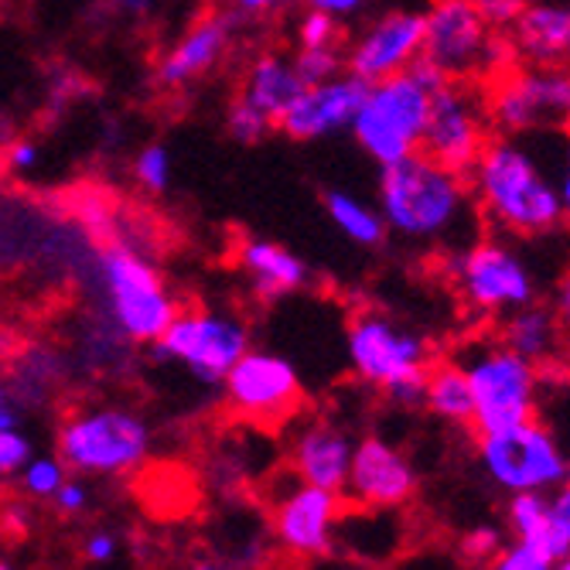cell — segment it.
I'll return each instance as SVG.
<instances>
[{"label":"cell","mask_w":570,"mask_h":570,"mask_svg":"<svg viewBox=\"0 0 570 570\" xmlns=\"http://www.w3.org/2000/svg\"><path fill=\"white\" fill-rule=\"evenodd\" d=\"M469 188L482 213L509 236H550L563 226L570 205L567 171L543 168L537 147L523 137H489L469 171Z\"/></svg>","instance_id":"cell-1"},{"label":"cell","mask_w":570,"mask_h":570,"mask_svg":"<svg viewBox=\"0 0 570 570\" xmlns=\"http://www.w3.org/2000/svg\"><path fill=\"white\" fill-rule=\"evenodd\" d=\"M376 209L386 233L428 246L454 243L475 219L469 178L448 171L421 150L380 168Z\"/></svg>","instance_id":"cell-2"},{"label":"cell","mask_w":570,"mask_h":570,"mask_svg":"<svg viewBox=\"0 0 570 570\" xmlns=\"http://www.w3.org/2000/svg\"><path fill=\"white\" fill-rule=\"evenodd\" d=\"M355 376L383 390L396 406H417L431 370V345L421 332L400 325L386 311H358L345 332Z\"/></svg>","instance_id":"cell-3"},{"label":"cell","mask_w":570,"mask_h":570,"mask_svg":"<svg viewBox=\"0 0 570 570\" xmlns=\"http://www.w3.org/2000/svg\"><path fill=\"white\" fill-rule=\"evenodd\" d=\"M99 287L107 315L127 342L154 345L178 315V301L144 253L117 243L99 253Z\"/></svg>","instance_id":"cell-4"},{"label":"cell","mask_w":570,"mask_h":570,"mask_svg":"<svg viewBox=\"0 0 570 570\" xmlns=\"http://www.w3.org/2000/svg\"><path fill=\"white\" fill-rule=\"evenodd\" d=\"M150 424L124 406L79 410L59 428V461L76 475H130L150 454Z\"/></svg>","instance_id":"cell-5"},{"label":"cell","mask_w":570,"mask_h":570,"mask_svg":"<svg viewBox=\"0 0 570 570\" xmlns=\"http://www.w3.org/2000/svg\"><path fill=\"white\" fill-rule=\"evenodd\" d=\"M428 107L431 92L410 72H400L380 82H366V92H362L348 130L362 154L373 165L386 168L421 150Z\"/></svg>","instance_id":"cell-6"},{"label":"cell","mask_w":570,"mask_h":570,"mask_svg":"<svg viewBox=\"0 0 570 570\" xmlns=\"http://www.w3.org/2000/svg\"><path fill=\"white\" fill-rule=\"evenodd\" d=\"M424 14L421 59L448 79H499L512 69V45L492 31L472 0H434Z\"/></svg>","instance_id":"cell-7"},{"label":"cell","mask_w":570,"mask_h":570,"mask_svg":"<svg viewBox=\"0 0 570 570\" xmlns=\"http://www.w3.org/2000/svg\"><path fill=\"white\" fill-rule=\"evenodd\" d=\"M464 380L472 386L475 417L472 428L479 434L509 431L537 417L540 403V370L512 348L499 345H475L458 362Z\"/></svg>","instance_id":"cell-8"},{"label":"cell","mask_w":570,"mask_h":570,"mask_svg":"<svg viewBox=\"0 0 570 570\" xmlns=\"http://www.w3.org/2000/svg\"><path fill=\"white\" fill-rule=\"evenodd\" d=\"M451 277L461 297L482 315H509L537 301L533 267L502 236L461 246L451 256Z\"/></svg>","instance_id":"cell-9"},{"label":"cell","mask_w":570,"mask_h":570,"mask_svg":"<svg viewBox=\"0 0 570 570\" xmlns=\"http://www.w3.org/2000/svg\"><path fill=\"white\" fill-rule=\"evenodd\" d=\"M479 461L485 475L509 495L557 492L567 485V454L557 434L537 417L509 431L479 434Z\"/></svg>","instance_id":"cell-10"},{"label":"cell","mask_w":570,"mask_h":570,"mask_svg":"<svg viewBox=\"0 0 570 570\" xmlns=\"http://www.w3.org/2000/svg\"><path fill=\"white\" fill-rule=\"evenodd\" d=\"M253 348L249 328L233 311H209L191 307L178 311L171 325L154 342V355L181 362V366L205 386H219L223 376L233 370V362Z\"/></svg>","instance_id":"cell-11"},{"label":"cell","mask_w":570,"mask_h":570,"mask_svg":"<svg viewBox=\"0 0 570 570\" xmlns=\"http://www.w3.org/2000/svg\"><path fill=\"white\" fill-rule=\"evenodd\" d=\"M489 130L492 127L485 117V96L472 86V79H448L431 96L421 154H428L448 171L469 178L482 147L489 144Z\"/></svg>","instance_id":"cell-12"},{"label":"cell","mask_w":570,"mask_h":570,"mask_svg":"<svg viewBox=\"0 0 570 570\" xmlns=\"http://www.w3.org/2000/svg\"><path fill=\"white\" fill-rule=\"evenodd\" d=\"M570 114V79L563 69H509L495 79L485 99L489 127L502 137H527L537 130H553Z\"/></svg>","instance_id":"cell-13"},{"label":"cell","mask_w":570,"mask_h":570,"mask_svg":"<svg viewBox=\"0 0 570 570\" xmlns=\"http://www.w3.org/2000/svg\"><path fill=\"white\" fill-rule=\"evenodd\" d=\"M226 403L239 417L253 424L277 428L301 406L304 383L287 355L267 352V348H246L233 370L223 376Z\"/></svg>","instance_id":"cell-14"},{"label":"cell","mask_w":570,"mask_h":570,"mask_svg":"<svg viewBox=\"0 0 570 570\" xmlns=\"http://www.w3.org/2000/svg\"><path fill=\"white\" fill-rule=\"evenodd\" d=\"M424 14L421 11H386L355 35L345 51V72L362 82H380L406 72L421 59Z\"/></svg>","instance_id":"cell-15"},{"label":"cell","mask_w":570,"mask_h":570,"mask_svg":"<svg viewBox=\"0 0 570 570\" xmlns=\"http://www.w3.org/2000/svg\"><path fill=\"white\" fill-rule=\"evenodd\" d=\"M417 482V469L396 444L386 438H362L352 448L342 495L362 509H400L413 499Z\"/></svg>","instance_id":"cell-16"},{"label":"cell","mask_w":570,"mask_h":570,"mask_svg":"<svg viewBox=\"0 0 570 570\" xmlns=\"http://www.w3.org/2000/svg\"><path fill=\"white\" fill-rule=\"evenodd\" d=\"M342 527V495L294 482L274 505V533L294 557H325Z\"/></svg>","instance_id":"cell-17"},{"label":"cell","mask_w":570,"mask_h":570,"mask_svg":"<svg viewBox=\"0 0 570 570\" xmlns=\"http://www.w3.org/2000/svg\"><path fill=\"white\" fill-rule=\"evenodd\" d=\"M362 92H366V82L355 79L352 72H338L328 82H315L304 86L294 102L284 110V117L277 120V130L291 140H325L338 130H348Z\"/></svg>","instance_id":"cell-18"},{"label":"cell","mask_w":570,"mask_h":570,"mask_svg":"<svg viewBox=\"0 0 570 570\" xmlns=\"http://www.w3.org/2000/svg\"><path fill=\"white\" fill-rule=\"evenodd\" d=\"M352 448H355V438L335 424H325V421L304 424L297 438L291 441V475L301 485H315V489L342 495L345 479H348Z\"/></svg>","instance_id":"cell-19"},{"label":"cell","mask_w":570,"mask_h":570,"mask_svg":"<svg viewBox=\"0 0 570 570\" xmlns=\"http://www.w3.org/2000/svg\"><path fill=\"white\" fill-rule=\"evenodd\" d=\"M233 41V21L226 14H209L195 21L158 62V82L168 89H181L202 76H209L229 51Z\"/></svg>","instance_id":"cell-20"},{"label":"cell","mask_w":570,"mask_h":570,"mask_svg":"<svg viewBox=\"0 0 570 570\" xmlns=\"http://www.w3.org/2000/svg\"><path fill=\"white\" fill-rule=\"evenodd\" d=\"M512 51L527 66L563 69L570 51V11L563 0H530L527 11L512 21Z\"/></svg>","instance_id":"cell-21"},{"label":"cell","mask_w":570,"mask_h":570,"mask_svg":"<svg viewBox=\"0 0 570 570\" xmlns=\"http://www.w3.org/2000/svg\"><path fill=\"white\" fill-rule=\"evenodd\" d=\"M236 264L243 271V277L249 281V291L274 304L287 294H297L307 281L311 271L294 249H287L277 239H264V236H246L236 249Z\"/></svg>","instance_id":"cell-22"},{"label":"cell","mask_w":570,"mask_h":570,"mask_svg":"<svg viewBox=\"0 0 570 570\" xmlns=\"http://www.w3.org/2000/svg\"><path fill=\"white\" fill-rule=\"evenodd\" d=\"M301 89H304V82H301L294 62L271 51V56H261L246 69L239 96L277 127V120L284 117V110L291 107Z\"/></svg>","instance_id":"cell-23"},{"label":"cell","mask_w":570,"mask_h":570,"mask_svg":"<svg viewBox=\"0 0 570 570\" xmlns=\"http://www.w3.org/2000/svg\"><path fill=\"white\" fill-rule=\"evenodd\" d=\"M502 345L512 348L515 355H523L533 366L557 355L560 348V322L550 307L543 304H527L520 311H509L505 328H502Z\"/></svg>","instance_id":"cell-24"},{"label":"cell","mask_w":570,"mask_h":570,"mask_svg":"<svg viewBox=\"0 0 570 570\" xmlns=\"http://www.w3.org/2000/svg\"><path fill=\"white\" fill-rule=\"evenodd\" d=\"M421 403L444 424L472 428L475 400H472V386H469V380H464V370L458 366V362H438V366L428 370Z\"/></svg>","instance_id":"cell-25"},{"label":"cell","mask_w":570,"mask_h":570,"mask_svg":"<svg viewBox=\"0 0 570 570\" xmlns=\"http://www.w3.org/2000/svg\"><path fill=\"white\" fill-rule=\"evenodd\" d=\"M325 213L332 226L355 246L362 249H376L386 239V223L373 202L358 198L345 188H328L325 191Z\"/></svg>","instance_id":"cell-26"},{"label":"cell","mask_w":570,"mask_h":570,"mask_svg":"<svg viewBox=\"0 0 570 570\" xmlns=\"http://www.w3.org/2000/svg\"><path fill=\"white\" fill-rule=\"evenodd\" d=\"M547 505H550L547 492H515V495H509V505H505V523H509L512 540H523V543L537 547L540 553H547L550 560H557L550 530H547Z\"/></svg>","instance_id":"cell-27"},{"label":"cell","mask_w":570,"mask_h":570,"mask_svg":"<svg viewBox=\"0 0 570 570\" xmlns=\"http://www.w3.org/2000/svg\"><path fill=\"white\" fill-rule=\"evenodd\" d=\"M171 171H175V161H171V150L165 144H144L134 158V181L154 195H161L168 185H171Z\"/></svg>","instance_id":"cell-28"},{"label":"cell","mask_w":570,"mask_h":570,"mask_svg":"<svg viewBox=\"0 0 570 570\" xmlns=\"http://www.w3.org/2000/svg\"><path fill=\"white\" fill-rule=\"evenodd\" d=\"M21 489L24 495L31 499H48L59 492V485L69 479V469L59 461V458H51V454H41V458H31L24 469H21Z\"/></svg>","instance_id":"cell-29"},{"label":"cell","mask_w":570,"mask_h":570,"mask_svg":"<svg viewBox=\"0 0 570 570\" xmlns=\"http://www.w3.org/2000/svg\"><path fill=\"white\" fill-rule=\"evenodd\" d=\"M291 62H294V69H297L304 86L328 82L338 72H345V59H342L338 48H301Z\"/></svg>","instance_id":"cell-30"},{"label":"cell","mask_w":570,"mask_h":570,"mask_svg":"<svg viewBox=\"0 0 570 570\" xmlns=\"http://www.w3.org/2000/svg\"><path fill=\"white\" fill-rule=\"evenodd\" d=\"M226 130L239 144H261L274 130V124L261 110H256V107H249L243 96H236L229 107H226Z\"/></svg>","instance_id":"cell-31"},{"label":"cell","mask_w":570,"mask_h":570,"mask_svg":"<svg viewBox=\"0 0 570 570\" xmlns=\"http://www.w3.org/2000/svg\"><path fill=\"white\" fill-rule=\"evenodd\" d=\"M557 560H550L547 553H540L537 547L512 540L509 547H499V553L489 560V570H553Z\"/></svg>","instance_id":"cell-32"},{"label":"cell","mask_w":570,"mask_h":570,"mask_svg":"<svg viewBox=\"0 0 570 570\" xmlns=\"http://www.w3.org/2000/svg\"><path fill=\"white\" fill-rule=\"evenodd\" d=\"M342 41V21L318 14V11H304L297 21V45L301 48H338Z\"/></svg>","instance_id":"cell-33"},{"label":"cell","mask_w":570,"mask_h":570,"mask_svg":"<svg viewBox=\"0 0 570 570\" xmlns=\"http://www.w3.org/2000/svg\"><path fill=\"white\" fill-rule=\"evenodd\" d=\"M31 458H35V448H31V441L24 438L21 428L0 431V482L18 479L21 469H24Z\"/></svg>","instance_id":"cell-34"},{"label":"cell","mask_w":570,"mask_h":570,"mask_svg":"<svg viewBox=\"0 0 570 570\" xmlns=\"http://www.w3.org/2000/svg\"><path fill=\"white\" fill-rule=\"evenodd\" d=\"M547 530H550V543H553L557 560H567V553H570V492H567V485L550 495Z\"/></svg>","instance_id":"cell-35"},{"label":"cell","mask_w":570,"mask_h":570,"mask_svg":"<svg viewBox=\"0 0 570 570\" xmlns=\"http://www.w3.org/2000/svg\"><path fill=\"white\" fill-rule=\"evenodd\" d=\"M530 0H472V8L482 14V21L492 28V31H505L512 28V21L527 11Z\"/></svg>","instance_id":"cell-36"},{"label":"cell","mask_w":570,"mask_h":570,"mask_svg":"<svg viewBox=\"0 0 570 570\" xmlns=\"http://www.w3.org/2000/svg\"><path fill=\"white\" fill-rule=\"evenodd\" d=\"M499 547H502V533H499V527H489V523L472 527L461 540L464 557H472V560H492L499 553Z\"/></svg>","instance_id":"cell-37"},{"label":"cell","mask_w":570,"mask_h":570,"mask_svg":"<svg viewBox=\"0 0 570 570\" xmlns=\"http://www.w3.org/2000/svg\"><path fill=\"white\" fill-rule=\"evenodd\" d=\"M117 553H120V540H117L114 530H92V533L82 540V557H86L89 563H96V567L114 563Z\"/></svg>","instance_id":"cell-38"},{"label":"cell","mask_w":570,"mask_h":570,"mask_svg":"<svg viewBox=\"0 0 570 570\" xmlns=\"http://www.w3.org/2000/svg\"><path fill=\"white\" fill-rule=\"evenodd\" d=\"M89 499H92V492H89V485H86L82 479H66V482L59 485V492L51 495V502H56V509H59L62 515H79V512H86V509H89Z\"/></svg>","instance_id":"cell-39"},{"label":"cell","mask_w":570,"mask_h":570,"mask_svg":"<svg viewBox=\"0 0 570 570\" xmlns=\"http://www.w3.org/2000/svg\"><path fill=\"white\" fill-rule=\"evenodd\" d=\"M307 11H318V14H328L335 21H348L355 14H362V8L370 4V0H301Z\"/></svg>","instance_id":"cell-40"},{"label":"cell","mask_w":570,"mask_h":570,"mask_svg":"<svg viewBox=\"0 0 570 570\" xmlns=\"http://www.w3.org/2000/svg\"><path fill=\"white\" fill-rule=\"evenodd\" d=\"M41 161V147L35 140H11L8 144V168L11 171H31Z\"/></svg>","instance_id":"cell-41"},{"label":"cell","mask_w":570,"mask_h":570,"mask_svg":"<svg viewBox=\"0 0 570 570\" xmlns=\"http://www.w3.org/2000/svg\"><path fill=\"white\" fill-rule=\"evenodd\" d=\"M18 424H21V413L14 403V390L4 376H0V431H11Z\"/></svg>","instance_id":"cell-42"},{"label":"cell","mask_w":570,"mask_h":570,"mask_svg":"<svg viewBox=\"0 0 570 570\" xmlns=\"http://www.w3.org/2000/svg\"><path fill=\"white\" fill-rule=\"evenodd\" d=\"M107 4L120 14V18H130V21H140L154 11L158 0H107Z\"/></svg>","instance_id":"cell-43"},{"label":"cell","mask_w":570,"mask_h":570,"mask_svg":"<svg viewBox=\"0 0 570 570\" xmlns=\"http://www.w3.org/2000/svg\"><path fill=\"white\" fill-rule=\"evenodd\" d=\"M229 4L243 14H271L284 4V0H229Z\"/></svg>","instance_id":"cell-44"},{"label":"cell","mask_w":570,"mask_h":570,"mask_svg":"<svg viewBox=\"0 0 570 570\" xmlns=\"http://www.w3.org/2000/svg\"><path fill=\"white\" fill-rule=\"evenodd\" d=\"M188 570H226L223 563H216V560H198V563H191Z\"/></svg>","instance_id":"cell-45"},{"label":"cell","mask_w":570,"mask_h":570,"mask_svg":"<svg viewBox=\"0 0 570 570\" xmlns=\"http://www.w3.org/2000/svg\"><path fill=\"white\" fill-rule=\"evenodd\" d=\"M8 348H11V342H8V335H4V332H0V358L8 355Z\"/></svg>","instance_id":"cell-46"},{"label":"cell","mask_w":570,"mask_h":570,"mask_svg":"<svg viewBox=\"0 0 570 570\" xmlns=\"http://www.w3.org/2000/svg\"><path fill=\"white\" fill-rule=\"evenodd\" d=\"M553 570H570V567H567V560H560V563H557Z\"/></svg>","instance_id":"cell-47"},{"label":"cell","mask_w":570,"mask_h":570,"mask_svg":"<svg viewBox=\"0 0 570 570\" xmlns=\"http://www.w3.org/2000/svg\"><path fill=\"white\" fill-rule=\"evenodd\" d=\"M0 570H14L11 563H4V560H0Z\"/></svg>","instance_id":"cell-48"}]
</instances>
